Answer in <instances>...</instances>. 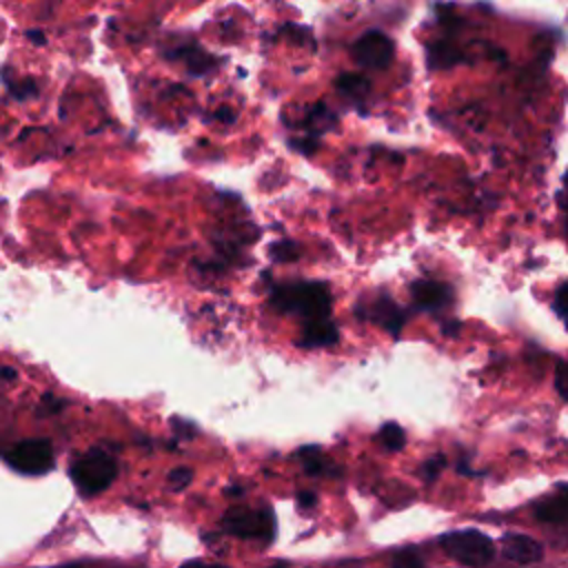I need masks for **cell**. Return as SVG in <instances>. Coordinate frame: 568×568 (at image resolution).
Wrapping results in <instances>:
<instances>
[{
    "mask_svg": "<svg viewBox=\"0 0 568 568\" xmlns=\"http://www.w3.org/2000/svg\"><path fill=\"white\" fill-rule=\"evenodd\" d=\"M273 304L280 311H293L306 320H322L331 313V295L324 284H293L273 291Z\"/></svg>",
    "mask_w": 568,
    "mask_h": 568,
    "instance_id": "obj_1",
    "label": "cell"
},
{
    "mask_svg": "<svg viewBox=\"0 0 568 568\" xmlns=\"http://www.w3.org/2000/svg\"><path fill=\"white\" fill-rule=\"evenodd\" d=\"M118 464L106 450H89L71 466V479L82 495H98L115 479Z\"/></svg>",
    "mask_w": 568,
    "mask_h": 568,
    "instance_id": "obj_2",
    "label": "cell"
},
{
    "mask_svg": "<svg viewBox=\"0 0 568 568\" xmlns=\"http://www.w3.org/2000/svg\"><path fill=\"white\" fill-rule=\"evenodd\" d=\"M442 546L453 559H457L466 566H475V568L486 566L495 555L493 541L479 530L448 532L442 537Z\"/></svg>",
    "mask_w": 568,
    "mask_h": 568,
    "instance_id": "obj_3",
    "label": "cell"
},
{
    "mask_svg": "<svg viewBox=\"0 0 568 568\" xmlns=\"http://www.w3.org/2000/svg\"><path fill=\"white\" fill-rule=\"evenodd\" d=\"M224 528L235 535V537H244V539H273L275 532V521L271 510H251V508H231L224 519H222Z\"/></svg>",
    "mask_w": 568,
    "mask_h": 568,
    "instance_id": "obj_4",
    "label": "cell"
},
{
    "mask_svg": "<svg viewBox=\"0 0 568 568\" xmlns=\"http://www.w3.org/2000/svg\"><path fill=\"white\" fill-rule=\"evenodd\" d=\"M353 60L368 71H382L393 62L395 44L393 40L382 31H366L359 36L351 47Z\"/></svg>",
    "mask_w": 568,
    "mask_h": 568,
    "instance_id": "obj_5",
    "label": "cell"
},
{
    "mask_svg": "<svg viewBox=\"0 0 568 568\" xmlns=\"http://www.w3.org/2000/svg\"><path fill=\"white\" fill-rule=\"evenodd\" d=\"M7 464L24 475H42L53 466V450L47 439H27L9 448Z\"/></svg>",
    "mask_w": 568,
    "mask_h": 568,
    "instance_id": "obj_6",
    "label": "cell"
},
{
    "mask_svg": "<svg viewBox=\"0 0 568 568\" xmlns=\"http://www.w3.org/2000/svg\"><path fill=\"white\" fill-rule=\"evenodd\" d=\"M501 552L515 564H535L541 559L544 548L528 535H506L501 541Z\"/></svg>",
    "mask_w": 568,
    "mask_h": 568,
    "instance_id": "obj_7",
    "label": "cell"
},
{
    "mask_svg": "<svg viewBox=\"0 0 568 568\" xmlns=\"http://www.w3.org/2000/svg\"><path fill=\"white\" fill-rule=\"evenodd\" d=\"M335 342H337V328H335L333 322H328V317L308 320L304 331H302V337H300V344L306 346V348L331 346Z\"/></svg>",
    "mask_w": 568,
    "mask_h": 568,
    "instance_id": "obj_8",
    "label": "cell"
},
{
    "mask_svg": "<svg viewBox=\"0 0 568 568\" xmlns=\"http://www.w3.org/2000/svg\"><path fill=\"white\" fill-rule=\"evenodd\" d=\"M166 55L173 58V60H182L186 64L189 73H193V75H202V73H206L209 69L215 67V60L206 51H202L197 44H193V42L175 47Z\"/></svg>",
    "mask_w": 568,
    "mask_h": 568,
    "instance_id": "obj_9",
    "label": "cell"
},
{
    "mask_svg": "<svg viewBox=\"0 0 568 568\" xmlns=\"http://www.w3.org/2000/svg\"><path fill=\"white\" fill-rule=\"evenodd\" d=\"M413 297L424 308H439L450 300V288L442 282L422 280L413 284Z\"/></svg>",
    "mask_w": 568,
    "mask_h": 568,
    "instance_id": "obj_10",
    "label": "cell"
},
{
    "mask_svg": "<svg viewBox=\"0 0 568 568\" xmlns=\"http://www.w3.org/2000/svg\"><path fill=\"white\" fill-rule=\"evenodd\" d=\"M373 320L377 324H382L386 331H390L393 335H397V331L404 324V315L399 313V308L388 300V297H379L373 306Z\"/></svg>",
    "mask_w": 568,
    "mask_h": 568,
    "instance_id": "obj_11",
    "label": "cell"
},
{
    "mask_svg": "<svg viewBox=\"0 0 568 568\" xmlns=\"http://www.w3.org/2000/svg\"><path fill=\"white\" fill-rule=\"evenodd\" d=\"M535 515L541 521H550V524H561L568 519V495H557V497H548L541 504H537Z\"/></svg>",
    "mask_w": 568,
    "mask_h": 568,
    "instance_id": "obj_12",
    "label": "cell"
},
{
    "mask_svg": "<svg viewBox=\"0 0 568 568\" xmlns=\"http://www.w3.org/2000/svg\"><path fill=\"white\" fill-rule=\"evenodd\" d=\"M335 87L348 100H362L368 93V80H364V75H355V73H344L342 78H337Z\"/></svg>",
    "mask_w": 568,
    "mask_h": 568,
    "instance_id": "obj_13",
    "label": "cell"
},
{
    "mask_svg": "<svg viewBox=\"0 0 568 568\" xmlns=\"http://www.w3.org/2000/svg\"><path fill=\"white\" fill-rule=\"evenodd\" d=\"M462 58H459V51L453 49L450 44L446 42H439L435 47H430V53H428V64L435 67V69H448L453 64H457Z\"/></svg>",
    "mask_w": 568,
    "mask_h": 568,
    "instance_id": "obj_14",
    "label": "cell"
},
{
    "mask_svg": "<svg viewBox=\"0 0 568 568\" xmlns=\"http://www.w3.org/2000/svg\"><path fill=\"white\" fill-rule=\"evenodd\" d=\"M328 124H335V115H333L324 104H317V106L311 111L308 120H306V129H308L311 133H324V131L328 129Z\"/></svg>",
    "mask_w": 568,
    "mask_h": 568,
    "instance_id": "obj_15",
    "label": "cell"
},
{
    "mask_svg": "<svg viewBox=\"0 0 568 568\" xmlns=\"http://www.w3.org/2000/svg\"><path fill=\"white\" fill-rule=\"evenodd\" d=\"M379 437H382V442H384V446H386L388 450H399V448L404 446V430H402V426H397V424H393V422H388V424L382 426Z\"/></svg>",
    "mask_w": 568,
    "mask_h": 568,
    "instance_id": "obj_16",
    "label": "cell"
},
{
    "mask_svg": "<svg viewBox=\"0 0 568 568\" xmlns=\"http://www.w3.org/2000/svg\"><path fill=\"white\" fill-rule=\"evenodd\" d=\"M2 80H4V84H7V89H9V93H11L13 98H18V100H29V98H33V95L38 93L33 80H22V82L16 80V82H13V80H9L7 75H2Z\"/></svg>",
    "mask_w": 568,
    "mask_h": 568,
    "instance_id": "obj_17",
    "label": "cell"
},
{
    "mask_svg": "<svg viewBox=\"0 0 568 568\" xmlns=\"http://www.w3.org/2000/svg\"><path fill=\"white\" fill-rule=\"evenodd\" d=\"M300 459L304 462V468L308 473H313V475L322 473V468H324V462H322V455H320L317 448H302L300 450Z\"/></svg>",
    "mask_w": 568,
    "mask_h": 568,
    "instance_id": "obj_18",
    "label": "cell"
},
{
    "mask_svg": "<svg viewBox=\"0 0 568 568\" xmlns=\"http://www.w3.org/2000/svg\"><path fill=\"white\" fill-rule=\"evenodd\" d=\"M191 479H193V473H191L189 468H173V470L169 473V486H171L173 490L186 488V486L191 484Z\"/></svg>",
    "mask_w": 568,
    "mask_h": 568,
    "instance_id": "obj_19",
    "label": "cell"
},
{
    "mask_svg": "<svg viewBox=\"0 0 568 568\" xmlns=\"http://www.w3.org/2000/svg\"><path fill=\"white\" fill-rule=\"evenodd\" d=\"M393 568H424L422 559L413 550H402L393 559Z\"/></svg>",
    "mask_w": 568,
    "mask_h": 568,
    "instance_id": "obj_20",
    "label": "cell"
},
{
    "mask_svg": "<svg viewBox=\"0 0 568 568\" xmlns=\"http://www.w3.org/2000/svg\"><path fill=\"white\" fill-rule=\"evenodd\" d=\"M271 253L275 255V260L286 262V260H295V257H297V246H295L293 242H277V244L271 248Z\"/></svg>",
    "mask_w": 568,
    "mask_h": 568,
    "instance_id": "obj_21",
    "label": "cell"
},
{
    "mask_svg": "<svg viewBox=\"0 0 568 568\" xmlns=\"http://www.w3.org/2000/svg\"><path fill=\"white\" fill-rule=\"evenodd\" d=\"M555 386H557L559 395L568 399V362L557 366V371H555Z\"/></svg>",
    "mask_w": 568,
    "mask_h": 568,
    "instance_id": "obj_22",
    "label": "cell"
},
{
    "mask_svg": "<svg viewBox=\"0 0 568 568\" xmlns=\"http://www.w3.org/2000/svg\"><path fill=\"white\" fill-rule=\"evenodd\" d=\"M555 306H557V313H559V317L566 322V326H568V282L557 291V302H555Z\"/></svg>",
    "mask_w": 568,
    "mask_h": 568,
    "instance_id": "obj_23",
    "label": "cell"
},
{
    "mask_svg": "<svg viewBox=\"0 0 568 568\" xmlns=\"http://www.w3.org/2000/svg\"><path fill=\"white\" fill-rule=\"evenodd\" d=\"M442 466H444V457H437V459H430L426 466H424V470H426V477L428 479H433L439 470H442Z\"/></svg>",
    "mask_w": 568,
    "mask_h": 568,
    "instance_id": "obj_24",
    "label": "cell"
},
{
    "mask_svg": "<svg viewBox=\"0 0 568 568\" xmlns=\"http://www.w3.org/2000/svg\"><path fill=\"white\" fill-rule=\"evenodd\" d=\"M297 501H300V506L308 508V506L315 504V495H311V493H300V495H297Z\"/></svg>",
    "mask_w": 568,
    "mask_h": 568,
    "instance_id": "obj_25",
    "label": "cell"
},
{
    "mask_svg": "<svg viewBox=\"0 0 568 568\" xmlns=\"http://www.w3.org/2000/svg\"><path fill=\"white\" fill-rule=\"evenodd\" d=\"M180 568H224V566H217V564H204V561H186V564H182Z\"/></svg>",
    "mask_w": 568,
    "mask_h": 568,
    "instance_id": "obj_26",
    "label": "cell"
},
{
    "mask_svg": "<svg viewBox=\"0 0 568 568\" xmlns=\"http://www.w3.org/2000/svg\"><path fill=\"white\" fill-rule=\"evenodd\" d=\"M29 40L36 42V44H44V38H42V31H27Z\"/></svg>",
    "mask_w": 568,
    "mask_h": 568,
    "instance_id": "obj_27",
    "label": "cell"
},
{
    "mask_svg": "<svg viewBox=\"0 0 568 568\" xmlns=\"http://www.w3.org/2000/svg\"><path fill=\"white\" fill-rule=\"evenodd\" d=\"M564 184H566V186H568V173H566V175H564Z\"/></svg>",
    "mask_w": 568,
    "mask_h": 568,
    "instance_id": "obj_28",
    "label": "cell"
},
{
    "mask_svg": "<svg viewBox=\"0 0 568 568\" xmlns=\"http://www.w3.org/2000/svg\"><path fill=\"white\" fill-rule=\"evenodd\" d=\"M271 568H286V566H282V564H280V566H271Z\"/></svg>",
    "mask_w": 568,
    "mask_h": 568,
    "instance_id": "obj_29",
    "label": "cell"
}]
</instances>
